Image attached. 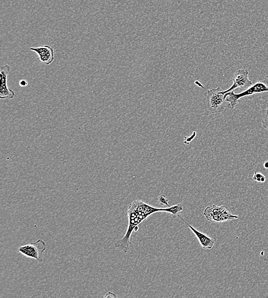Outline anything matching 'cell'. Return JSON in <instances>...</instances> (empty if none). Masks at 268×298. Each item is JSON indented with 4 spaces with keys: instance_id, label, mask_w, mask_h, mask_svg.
<instances>
[{
    "instance_id": "6da1fadb",
    "label": "cell",
    "mask_w": 268,
    "mask_h": 298,
    "mask_svg": "<svg viewBox=\"0 0 268 298\" xmlns=\"http://www.w3.org/2000/svg\"><path fill=\"white\" fill-rule=\"evenodd\" d=\"M234 91L229 92L225 94L226 102H228L232 109H235L237 105L239 100L242 98L253 96L259 93L268 92V75L258 80L241 93L235 94Z\"/></svg>"
},
{
    "instance_id": "7a4b0ae2",
    "label": "cell",
    "mask_w": 268,
    "mask_h": 298,
    "mask_svg": "<svg viewBox=\"0 0 268 298\" xmlns=\"http://www.w3.org/2000/svg\"><path fill=\"white\" fill-rule=\"evenodd\" d=\"M195 84L207 91L208 109L212 114L220 113L225 109V93L221 88L218 87L207 90L199 81H195Z\"/></svg>"
},
{
    "instance_id": "3957f363",
    "label": "cell",
    "mask_w": 268,
    "mask_h": 298,
    "mask_svg": "<svg viewBox=\"0 0 268 298\" xmlns=\"http://www.w3.org/2000/svg\"><path fill=\"white\" fill-rule=\"evenodd\" d=\"M204 215L207 220L214 223H222L239 218L238 215H233L225 205L209 206L204 209Z\"/></svg>"
},
{
    "instance_id": "277c9868",
    "label": "cell",
    "mask_w": 268,
    "mask_h": 298,
    "mask_svg": "<svg viewBox=\"0 0 268 298\" xmlns=\"http://www.w3.org/2000/svg\"><path fill=\"white\" fill-rule=\"evenodd\" d=\"M46 250V243L43 240L38 239L30 245L19 247L18 252L27 258L34 259L38 262H42L44 253Z\"/></svg>"
},
{
    "instance_id": "5b68a950",
    "label": "cell",
    "mask_w": 268,
    "mask_h": 298,
    "mask_svg": "<svg viewBox=\"0 0 268 298\" xmlns=\"http://www.w3.org/2000/svg\"><path fill=\"white\" fill-rule=\"evenodd\" d=\"M232 81L234 83L228 90L224 91L225 94L234 91L237 88L247 89L253 84L252 82L249 79V72L246 69H239L235 73Z\"/></svg>"
},
{
    "instance_id": "8992f818",
    "label": "cell",
    "mask_w": 268,
    "mask_h": 298,
    "mask_svg": "<svg viewBox=\"0 0 268 298\" xmlns=\"http://www.w3.org/2000/svg\"><path fill=\"white\" fill-rule=\"evenodd\" d=\"M10 66L5 65L1 66V85H0V98L4 99H13L15 96L14 91H13L8 86V77L10 73Z\"/></svg>"
},
{
    "instance_id": "52a82bcc",
    "label": "cell",
    "mask_w": 268,
    "mask_h": 298,
    "mask_svg": "<svg viewBox=\"0 0 268 298\" xmlns=\"http://www.w3.org/2000/svg\"><path fill=\"white\" fill-rule=\"evenodd\" d=\"M30 50L37 53L40 61L44 65L49 66L52 64L55 60V50L53 47L48 45L31 48Z\"/></svg>"
},
{
    "instance_id": "ba28073f",
    "label": "cell",
    "mask_w": 268,
    "mask_h": 298,
    "mask_svg": "<svg viewBox=\"0 0 268 298\" xmlns=\"http://www.w3.org/2000/svg\"><path fill=\"white\" fill-rule=\"evenodd\" d=\"M177 217H179L181 220H183L187 225V226L189 228L191 232L194 233L197 240H199L200 245L203 249H210L213 248L215 244V240L207 235V234L198 231L193 226H191L190 224H188L179 215H177Z\"/></svg>"
},
{
    "instance_id": "9c48e42d",
    "label": "cell",
    "mask_w": 268,
    "mask_h": 298,
    "mask_svg": "<svg viewBox=\"0 0 268 298\" xmlns=\"http://www.w3.org/2000/svg\"><path fill=\"white\" fill-rule=\"evenodd\" d=\"M263 128L268 132V106L262 111V120Z\"/></svg>"
},
{
    "instance_id": "30bf717a",
    "label": "cell",
    "mask_w": 268,
    "mask_h": 298,
    "mask_svg": "<svg viewBox=\"0 0 268 298\" xmlns=\"http://www.w3.org/2000/svg\"><path fill=\"white\" fill-rule=\"evenodd\" d=\"M253 179L254 181H257L258 182H266V177L263 175L262 174L256 172L254 174Z\"/></svg>"
},
{
    "instance_id": "8fae6325",
    "label": "cell",
    "mask_w": 268,
    "mask_h": 298,
    "mask_svg": "<svg viewBox=\"0 0 268 298\" xmlns=\"http://www.w3.org/2000/svg\"><path fill=\"white\" fill-rule=\"evenodd\" d=\"M158 199L159 202H160V204L166 205L168 207H170V205H169L168 200L167 199H166L164 195L159 196Z\"/></svg>"
},
{
    "instance_id": "7c38bea8",
    "label": "cell",
    "mask_w": 268,
    "mask_h": 298,
    "mask_svg": "<svg viewBox=\"0 0 268 298\" xmlns=\"http://www.w3.org/2000/svg\"><path fill=\"white\" fill-rule=\"evenodd\" d=\"M19 84H20L21 87H25L27 86V85H28V83L27 81L21 80L20 81V83H19Z\"/></svg>"
},
{
    "instance_id": "4fadbf2b",
    "label": "cell",
    "mask_w": 268,
    "mask_h": 298,
    "mask_svg": "<svg viewBox=\"0 0 268 298\" xmlns=\"http://www.w3.org/2000/svg\"><path fill=\"white\" fill-rule=\"evenodd\" d=\"M264 166L265 168H266V169H268V161L266 162V163L264 164Z\"/></svg>"
}]
</instances>
